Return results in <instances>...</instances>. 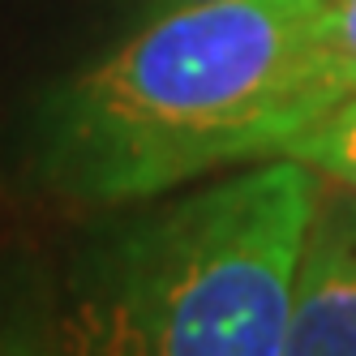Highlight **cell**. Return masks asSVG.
Instances as JSON below:
<instances>
[{"label":"cell","mask_w":356,"mask_h":356,"mask_svg":"<svg viewBox=\"0 0 356 356\" xmlns=\"http://www.w3.org/2000/svg\"><path fill=\"white\" fill-rule=\"evenodd\" d=\"M352 90L330 0L181 5L47 99L39 168L73 202L159 197L215 168L284 155Z\"/></svg>","instance_id":"1"},{"label":"cell","mask_w":356,"mask_h":356,"mask_svg":"<svg viewBox=\"0 0 356 356\" xmlns=\"http://www.w3.org/2000/svg\"><path fill=\"white\" fill-rule=\"evenodd\" d=\"M322 176L292 155L202 189L129 232L82 305L78 348L284 356Z\"/></svg>","instance_id":"2"},{"label":"cell","mask_w":356,"mask_h":356,"mask_svg":"<svg viewBox=\"0 0 356 356\" xmlns=\"http://www.w3.org/2000/svg\"><path fill=\"white\" fill-rule=\"evenodd\" d=\"M284 356H356V193L318 197L300 249Z\"/></svg>","instance_id":"3"},{"label":"cell","mask_w":356,"mask_h":356,"mask_svg":"<svg viewBox=\"0 0 356 356\" xmlns=\"http://www.w3.org/2000/svg\"><path fill=\"white\" fill-rule=\"evenodd\" d=\"M284 155L309 163L322 181L356 193V90L348 99H339L314 129H305Z\"/></svg>","instance_id":"4"},{"label":"cell","mask_w":356,"mask_h":356,"mask_svg":"<svg viewBox=\"0 0 356 356\" xmlns=\"http://www.w3.org/2000/svg\"><path fill=\"white\" fill-rule=\"evenodd\" d=\"M330 43L356 82V0H330Z\"/></svg>","instance_id":"5"},{"label":"cell","mask_w":356,"mask_h":356,"mask_svg":"<svg viewBox=\"0 0 356 356\" xmlns=\"http://www.w3.org/2000/svg\"><path fill=\"white\" fill-rule=\"evenodd\" d=\"M181 5H202V0H138L142 17H155V13H168V9H181Z\"/></svg>","instance_id":"6"}]
</instances>
